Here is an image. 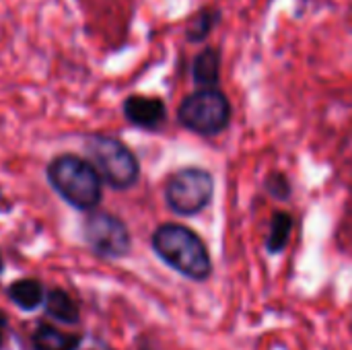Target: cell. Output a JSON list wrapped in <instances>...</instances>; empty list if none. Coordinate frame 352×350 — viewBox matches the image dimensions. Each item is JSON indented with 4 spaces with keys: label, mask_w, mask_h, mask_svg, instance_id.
<instances>
[{
    "label": "cell",
    "mask_w": 352,
    "mask_h": 350,
    "mask_svg": "<svg viewBox=\"0 0 352 350\" xmlns=\"http://www.w3.org/2000/svg\"><path fill=\"white\" fill-rule=\"evenodd\" d=\"M266 190L278 198V200H287L291 196V186H289V179L283 175V173H272L268 179H266Z\"/></svg>",
    "instance_id": "cell-14"
},
{
    "label": "cell",
    "mask_w": 352,
    "mask_h": 350,
    "mask_svg": "<svg viewBox=\"0 0 352 350\" xmlns=\"http://www.w3.org/2000/svg\"><path fill=\"white\" fill-rule=\"evenodd\" d=\"M177 120L184 128L202 134V136H214L223 132L229 126L231 120V103L225 93L212 89H200L192 95H188L179 109Z\"/></svg>",
    "instance_id": "cell-4"
},
{
    "label": "cell",
    "mask_w": 352,
    "mask_h": 350,
    "mask_svg": "<svg viewBox=\"0 0 352 350\" xmlns=\"http://www.w3.org/2000/svg\"><path fill=\"white\" fill-rule=\"evenodd\" d=\"M82 235L91 250L103 258H122L130 252L128 227L109 212H91L82 223Z\"/></svg>",
    "instance_id": "cell-6"
},
{
    "label": "cell",
    "mask_w": 352,
    "mask_h": 350,
    "mask_svg": "<svg viewBox=\"0 0 352 350\" xmlns=\"http://www.w3.org/2000/svg\"><path fill=\"white\" fill-rule=\"evenodd\" d=\"M214 194L212 175L198 167H186L175 171L165 186V200L175 215L194 217L202 212Z\"/></svg>",
    "instance_id": "cell-5"
},
{
    "label": "cell",
    "mask_w": 352,
    "mask_h": 350,
    "mask_svg": "<svg viewBox=\"0 0 352 350\" xmlns=\"http://www.w3.org/2000/svg\"><path fill=\"white\" fill-rule=\"evenodd\" d=\"M45 309L58 322H64V324L78 322V307L66 291H60V289L50 291L45 297Z\"/></svg>",
    "instance_id": "cell-10"
},
{
    "label": "cell",
    "mask_w": 352,
    "mask_h": 350,
    "mask_svg": "<svg viewBox=\"0 0 352 350\" xmlns=\"http://www.w3.org/2000/svg\"><path fill=\"white\" fill-rule=\"evenodd\" d=\"M153 250L167 266L190 281H206L212 272L210 254L204 241L184 225H161L153 233Z\"/></svg>",
    "instance_id": "cell-1"
},
{
    "label": "cell",
    "mask_w": 352,
    "mask_h": 350,
    "mask_svg": "<svg viewBox=\"0 0 352 350\" xmlns=\"http://www.w3.org/2000/svg\"><path fill=\"white\" fill-rule=\"evenodd\" d=\"M0 272H2V256H0Z\"/></svg>",
    "instance_id": "cell-16"
},
{
    "label": "cell",
    "mask_w": 352,
    "mask_h": 350,
    "mask_svg": "<svg viewBox=\"0 0 352 350\" xmlns=\"http://www.w3.org/2000/svg\"><path fill=\"white\" fill-rule=\"evenodd\" d=\"M219 21V10L214 8H202L200 12H196L192 19H190V25H188V39L190 41H202L210 31L212 27L217 25Z\"/></svg>",
    "instance_id": "cell-13"
},
{
    "label": "cell",
    "mask_w": 352,
    "mask_h": 350,
    "mask_svg": "<svg viewBox=\"0 0 352 350\" xmlns=\"http://www.w3.org/2000/svg\"><path fill=\"white\" fill-rule=\"evenodd\" d=\"M52 188L74 208L95 210L103 179L91 161L76 155H58L45 169Z\"/></svg>",
    "instance_id": "cell-2"
},
{
    "label": "cell",
    "mask_w": 352,
    "mask_h": 350,
    "mask_svg": "<svg viewBox=\"0 0 352 350\" xmlns=\"http://www.w3.org/2000/svg\"><path fill=\"white\" fill-rule=\"evenodd\" d=\"M124 116L130 124L155 130L159 128L167 118V107L159 97H146V95H130L124 101Z\"/></svg>",
    "instance_id": "cell-7"
},
{
    "label": "cell",
    "mask_w": 352,
    "mask_h": 350,
    "mask_svg": "<svg viewBox=\"0 0 352 350\" xmlns=\"http://www.w3.org/2000/svg\"><path fill=\"white\" fill-rule=\"evenodd\" d=\"M8 297L25 311L35 309L41 301H43V289L37 281L33 278H21L16 283L10 285L8 289Z\"/></svg>",
    "instance_id": "cell-11"
},
{
    "label": "cell",
    "mask_w": 352,
    "mask_h": 350,
    "mask_svg": "<svg viewBox=\"0 0 352 350\" xmlns=\"http://www.w3.org/2000/svg\"><path fill=\"white\" fill-rule=\"evenodd\" d=\"M4 322H6V320H4V316H2V311H0V326H4Z\"/></svg>",
    "instance_id": "cell-15"
},
{
    "label": "cell",
    "mask_w": 352,
    "mask_h": 350,
    "mask_svg": "<svg viewBox=\"0 0 352 350\" xmlns=\"http://www.w3.org/2000/svg\"><path fill=\"white\" fill-rule=\"evenodd\" d=\"M219 74H221V56L214 47H206L194 58L192 76L196 85H200L202 89H212L219 83Z\"/></svg>",
    "instance_id": "cell-8"
},
{
    "label": "cell",
    "mask_w": 352,
    "mask_h": 350,
    "mask_svg": "<svg viewBox=\"0 0 352 350\" xmlns=\"http://www.w3.org/2000/svg\"><path fill=\"white\" fill-rule=\"evenodd\" d=\"M291 229H293V219L289 212H276L272 217L270 223V235L266 239V250L270 254H280L291 237Z\"/></svg>",
    "instance_id": "cell-12"
},
{
    "label": "cell",
    "mask_w": 352,
    "mask_h": 350,
    "mask_svg": "<svg viewBox=\"0 0 352 350\" xmlns=\"http://www.w3.org/2000/svg\"><path fill=\"white\" fill-rule=\"evenodd\" d=\"M80 347V338L76 334H66L50 324H43L33 334L35 350H76Z\"/></svg>",
    "instance_id": "cell-9"
},
{
    "label": "cell",
    "mask_w": 352,
    "mask_h": 350,
    "mask_svg": "<svg viewBox=\"0 0 352 350\" xmlns=\"http://www.w3.org/2000/svg\"><path fill=\"white\" fill-rule=\"evenodd\" d=\"M89 161L101 175L103 184L113 190H128L140 175L136 155L116 136L91 134L85 142Z\"/></svg>",
    "instance_id": "cell-3"
},
{
    "label": "cell",
    "mask_w": 352,
    "mask_h": 350,
    "mask_svg": "<svg viewBox=\"0 0 352 350\" xmlns=\"http://www.w3.org/2000/svg\"><path fill=\"white\" fill-rule=\"evenodd\" d=\"M0 328H2V326H0ZM0 344H2V334H0Z\"/></svg>",
    "instance_id": "cell-17"
}]
</instances>
